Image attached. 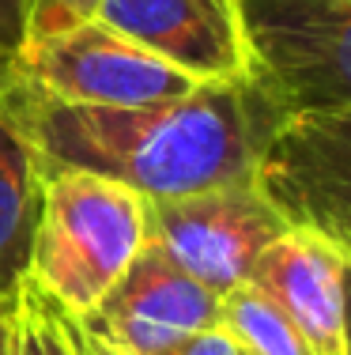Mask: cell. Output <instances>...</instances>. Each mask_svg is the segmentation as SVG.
I'll return each mask as SVG.
<instances>
[{
	"label": "cell",
	"mask_w": 351,
	"mask_h": 355,
	"mask_svg": "<svg viewBox=\"0 0 351 355\" xmlns=\"http://www.w3.org/2000/svg\"><path fill=\"white\" fill-rule=\"evenodd\" d=\"M102 0H35L30 4V35H49V31H64V27H76V23L91 19L98 12Z\"/></svg>",
	"instance_id": "cell-13"
},
{
	"label": "cell",
	"mask_w": 351,
	"mask_h": 355,
	"mask_svg": "<svg viewBox=\"0 0 351 355\" xmlns=\"http://www.w3.org/2000/svg\"><path fill=\"white\" fill-rule=\"evenodd\" d=\"M30 276L69 318L91 310L152 239L147 197L114 178L46 166Z\"/></svg>",
	"instance_id": "cell-2"
},
{
	"label": "cell",
	"mask_w": 351,
	"mask_h": 355,
	"mask_svg": "<svg viewBox=\"0 0 351 355\" xmlns=\"http://www.w3.org/2000/svg\"><path fill=\"white\" fill-rule=\"evenodd\" d=\"M152 239L212 295H227L249 280L257 257L287 231L257 182L219 185L193 197L147 200Z\"/></svg>",
	"instance_id": "cell-5"
},
{
	"label": "cell",
	"mask_w": 351,
	"mask_h": 355,
	"mask_svg": "<svg viewBox=\"0 0 351 355\" xmlns=\"http://www.w3.org/2000/svg\"><path fill=\"white\" fill-rule=\"evenodd\" d=\"M253 182L287 227L321 234L351 261V110L283 121Z\"/></svg>",
	"instance_id": "cell-7"
},
{
	"label": "cell",
	"mask_w": 351,
	"mask_h": 355,
	"mask_svg": "<svg viewBox=\"0 0 351 355\" xmlns=\"http://www.w3.org/2000/svg\"><path fill=\"white\" fill-rule=\"evenodd\" d=\"M219 329L238 344L242 355H314L287 314L249 280L219 299Z\"/></svg>",
	"instance_id": "cell-11"
},
{
	"label": "cell",
	"mask_w": 351,
	"mask_h": 355,
	"mask_svg": "<svg viewBox=\"0 0 351 355\" xmlns=\"http://www.w3.org/2000/svg\"><path fill=\"white\" fill-rule=\"evenodd\" d=\"M246 72L287 117L351 110V0H234Z\"/></svg>",
	"instance_id": "cell-3"
},
{
	"label": "cell",
	"mask_w": 351,
	"mask_h": 355,
	"mask_svg": "<svg viewBox=\"0 0 351 355\" xmlns=\"http://www.w3.org/2000/svg\"><path fill=\"white\" fill-rule=\"evenodd\" d=\"M19 355H87L72 318L38 287L35 276L19 284Z\"/></svg>",
	"instance_id": "cell-12"
},
{
	"label": "cell",
	"mask_w": 351,
	"mask_h": 355,
	"mask_svg": "<svg viewBox=\"0 0 351 355\" xmlns=\"http://www.w3.org/2000/svg\"><path fill=\"white\" fill-rule=\"evenodd\" d=\"M0 114L19 125L46 166L114 178L147 200L253 182L264 148L287 121L249 72L147 106H76L8 76Z\"/></svg>",
	"instance_id": "cell-1"
},
{
	"label": "cell",
	"mask_w": 351,
	"mask_h": 355,
	"mask_svg": "<svg viewBox=\"0 0 351 355\" xmlns=\"http://www.w3.org/2000/svg\"><path fill=\"white\" fill-rule=\"evenodd\" d=\"M30 4L35 0H0V83L8 80L15 53L30 35Z\"/></svg>",
	"instance_id": "cell-14"
},
{
	"label": "cell",
	"mask_w": 351,
	"mask_h": 355,
	"mask_svg": "<svg viewBox=\"0 0 351 355\" xmlns=\"http://www.w3.org/2000/svg\"><path fill=\"white\" fill-rule=\"evenodd\" d=\"M8 76L76 106H147L197 87V80L170 61L140 49L98 19L27 38Z\"/></svg>",
	"instance_id": "cell-4"
},
{
	"label": "cell",
	"mask_w": 351,
	"mask_h": 355,
	"mask_svg": "<svg viewBox=\"0 0 351 355\" xmlns=\"http://www.w3.org/2000/svg\"><path fill=\"white\" fill-rule=\"evenodd\" d=\"M344 355H351V261L344 265Z\"/></svg>",
	"instance_id": "cell-17"
},
{
	"label": "cell",
	"mask_w": 351,
	"mask_h": 355,
	"mask_svg": "<svg viewBox=\"0 0 351 355\" xmlns=\"http://www.w3.org/2000/svg\"><path fill=\"white\" fill-rule=\"evenodd\" d=\"M91 19L170 61L197 83L246 72L234 0H102Z\"/></svg>",
	"instance_id": "cell-8"
},
{
	"label": "cell",
	"mask_w": 351,
	"mask_h": 355,
	"mask_svg": "<svg viewBox=\"0 0 351 355\" xmlns=\"http://www.w3.org/2000/svg\"><path fill=\"white\" fill-rule=\"evenodd\" d=\"M344 265L321 234L287 227L257 257L249 284L287 314L314 355H344Z\"/></svg>",
	"instance_id": "cell-9"
},
{
	"label": "cell",
	"mask_w": 351,
	"mask_h": 355,
	"mask_svg": "<svg viewBox=\"0 0 351 355\" xmlns=\"http://www.w3.org/2000/svg\"><path fill=\"white\" fill-rule=\"evenodd\" d=\"M46 171L35 144L12 117L0 114V302L12 299L30 276L42 219Z\"/></svg>",
	"instance_id": "cell-10"
},
{
	"label": "cell",
	"mask_w": 351,
	"mask_h": 355,
	"mask_svg": "<svg viewBox=\"0 0 351 355\" xmlns=\"http://www.w3.org/2000/svg\"><path fill=\"white\" fill-rule=\"evenodd\" d=\"M87 355H155L174 340L219 325V295L197 284L155 239L110 291L72 318Z\"/></svg>",
	"instance_id": "cell-6"
},
{
	"label": "cell",
	"mask_w": 351,
	"mask_h": 355,
	"mask_svg": "<svg viewBox=\"0 0 351 355\" xmlns=\"http://www.w3.org/2000/svg\"><path fill=\"white\" fill-rule=\"evenodd\" d=\"M0 355H19V302H0Z\"/></svg>",
	"instance_id": "cell-16"
},
{
	"label": "cell",
	"mask_w": 351,
	"mask_h": 355,
	"mask_svg": "<svg viewBox=\"0 0 351 355\" xmlns=\"http://www.w3.org/2000/svg\"><path fill=\"white\" fill-rule=\"evenodd\" d=\"M155 355H242V348L223 333L219 325H212V329H200V333L181 336V340H174L170 348H163Z\"/></svg>",
	"instance_id": "cell-15"
}]
</instances>
